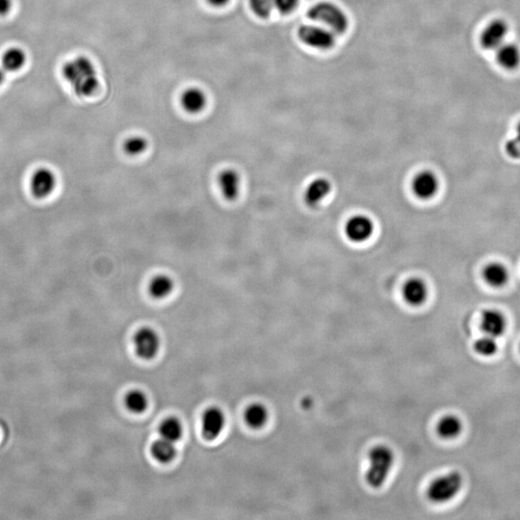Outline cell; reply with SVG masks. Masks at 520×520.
Segmentation results:
<instances>
[{"label":"cell","mask_w":520,"mask_h":520,"mask_svg":"<svg viewBox=\"0 0 520 520\" xmlns=\"http://www.w3.org/2000/svg\"><path fill=\"white\" fill-rule=\"evenodd\" d=\"M474 350L476 353L486 358L494 356L498 350L497 339L490 335H485L474 343Z\"/></svg>","instance_id":"obj_26"},{"label":"cell","mask_w":520,"mask_h":520,"mask_svg":"<svg viewBox=\"0 0 520 520\" xmlns=\"http://www.w3.org/2000/svg\"><path fill=\"white\" fill-rule=\"evenodd\" d=\"M206 104V94L200 89L190 88L182 94L181 106L188 113H200L205 108Z\"/></svg>","instance_id":"obj_17"},{"label":"cell","mask_w":520,"mask_h":520,"mask_svg":"<svg viewBox=\"0 0 520 520\" xmlns=\"http://www.w3.org/2000/svg\"><path fill=\"white\" fill-rule=\"evenodd\" d=\"M403 295L405 300L410 306H421L425 303L428 297V288L426 283L419 279H412L408 281L403 289Z\"/></svg>","instance_id":"obj_14"},{"label":"cell","mask_w":520,"mask_h":520,"mask_svg":"<svg viewBox=\"0 0 520 520\" xmlns=\"http://www.w3.org/2000/svg\"><path fill=\"white\" fill-rule=\"evenodd\" d=\"M133 343L136 354L143 359H154L160 348L157 332L149 327L143 328L136 332Z\"/></svg>","instance_id":"obj_6"},{"label":"cell","mask_w":520,"mask_h":520,"mask_svg":"<svg viewBox=\"0 0 520 520\" xmlns=\"http://www.w3.org/2000/svg\"><path fill=\"white\" fill-rule=\"evenodd\" d=\"M5 79L4 72L1 69H0V86H1L2 84H3Z\"/></svg>","instance_id":"obj_33"},{"label":"cell","mask_w":520,"mask_h":520,"mask_svg":"<svg viewBox=\"0 0 520 520\" xmlns=\"http://www.w3.org/2000/svg\"><path fill=\"white\" fill-rule=\"evenodd\" d=\"M514 139V142L517 143V145L519 146L520 149V123H519V126H517V134L516 137L512 138Z\"/></svg>","instance_id":"obj_32"},{"label":"cell","mask_w":520,"mask_h":520,"mask_svg":"<svg viewBox=\"0 0 520 520\" xmlns=\"http://www.w3.org/2000/svg\"><path fill=\"white\" fill-rule=\"evenodd\" d=\"M497 60L505 69H516L520 62L519 48L514 43H503L497 50Z\"/></svg>","instance_id":"obj_18"},{"label":"cell","mask_w":520,"mask_h":520,"mask_svg":"<svg viewBox=\"0 0 520 520\" xmlns=\"http://www.w3.org/2000/svg\"><path fill=\"white\" fill-rule=\"evenodd\" d=\"M150 452L155 460L162 463H170L177 455L176 443L160 437L152 443Z\"/></svg>","instance_id":"obj_22"},{"label":"cell","mask_w":520,"mask_h":520,"mask_svg":"<svg viewBox=\"0 0 520 520\" xmlns=\"http://www.w3.org/2000/svg\"><path fill=\"white\" fill-rule=\"evenodd\" d=\"M148 149V141L141 136H132L126 140L123 144V150L126 154L130 157H138L144 154Z\"/></svg>","instance_id":"obj_27"},{"label":"cell","mask_w":520,"mask_h":520,"mask_svg":"<svg viewBox=\"0 0 520 520\" xmlns=\"http://www.w3.org/2000/svg\"><path fill=\"white\" fill-rule=\"evenodd\" d=\"M226 417L223 410L217 407L206 410L201 419V431L208 441L217 439L225 429Z\"/></svg>","instance_id":"obj_7"},{"label":"cell","mask_w":520,"mask_h":520,"mask_svg":"<svg viewBox=\"0 0 520 520\" xmlns=\"http://www.w3.org/2000/svg\"><path fill=\"white\" fill-rule=\"evenodd\" d=\"M268 410L262 404H252L245 412V421L252 429H260L268 421Z\"/></svg>","instance_id":"obj_23"},{"label":"cell","mask_w":520,"mask_h":520,"mask_svg":"<svg viewBox=\"0 0 520 520\" xmlns=\"http://www.w3.org/2000/svg\"><path fill=\"white\" fill-rule=\"evenodd\" d=\"M332 186L329 181L317 179L308 186L305 194V200L308 206H317L326 197L329 195Z\"/></svg>","instance_id":"obj_16"},{"label":"cell","mask_w":520,"mask_h":520,"mask_svg":"<svg viewBox=\"0 0 520 520\" xmlns=\"http://www.w3.org/2000/svg\"><path fill=\"white\" fill-rule=\"evenodd\" d=\"M56 186L54 174L48 169H39L31 179V191L36 198H46L52 193Z\"/></svg>","instance_id":"obj_11"},{"label":"cell","mask_w":520,"mask_h":520,"mask_svg":"<svg viewBox=\"0 0 520 520\" xmlns=\"http://www.w3.org/2000/svg\"><path fill=\"white\" fill-rule=\"evenodd\" d=\"M509 271L505 265L499 262H492L483 268V277L486 283L492 288H499L509 281Z\"/></svg>","instance_id":"obj_15"},{"label":"cell","mask_w":520,"mask_h":520,"mask_svg":"<svg viewBox=\"0 0 520 520\" xmlns=\"http://www.w3.org/2000/svg\"><path fill=\"white\" fill-rule=\"evenodd\" d=\"M62 74L77 96L89 98L98 91V72L88 57L77 56L68 61L63 66Z\"/></svg>","instance_id":"obj_1"},{"label":"cell","mask_w":520,"mask_h":520,"mask_svg":"<svg viewBox=\"0 0 520 520\" xmlns=\"http://www.w3.org/2000/svg\"><path fill=\"white\" fill-rule=\"evenodd\" d=\"M481 328L486 335L497 337L504 334L507 328V321L505 316L497 310H488L483 312L481 319Z\"/></svg>","instance_id":"obj_12"},{"label":"cell","mask_w":520,"mask_h":520,"mask_svg":"<svg viewBox=\"0 0 520 520\" xmlns=\"http://www.w3.org/2000/svg\"><path fill=\"white\" fill-rule=\"evenodd\" d=\"M368 460L366 482L371 488H381L394 465V453L388 446H377L369 452Z\"/></svg>","instance_id":"obj_2"},{"label":"cell","mask_w":520,"mask_h":520,"mask_svg":"<svg viewBox=\"0 0 520 520\" xmlns=\"http://www.w3.org/2000/svg\"><path fill=\"white\" fill-rule=\"evenodd\" d=\"M463 430V423L455 415H446L439 420L437 425V432L442 439H455Z\"/></svg>","instance_id":"obj_20"},{"label":"cell","mask_w":520,"mask_h":520,"mask_svg":"<svg viewBox=\"0 0 520 520\" xmlns=\"http://www.w3.org/2000/svg\"><path fill=\"white\" fill-rule=\"evenodd\" d=\"M252 12L260 17L267 18L274 8V0H250Z\"/></svg>","instance_id":"obj_28"},{"label":"cell","mask_w":520,"mask_h":520,"mask_svg":"<svg viewBox=\"0 0 520 520\" xmlns=\"http://www.w3.org/2000/svg\"><path fill=\"white\" fill-rule=\"evenodd\" d=\"M412 190L418 198L422 200H429L436 195L439 190L437 177L432 172H420L412 182Z\"/></svg>","instance_id":"obj_13"},{"label":"cell","mask_w":520,"mask_h":520,"mask_svg":"<svg viewBox=\"0 0 520 520\" xmlns=\"http://www.w3.org/2000/svg\"><path fill=\"white\" fill-rule=\"evenodd\" d=\"M299 0H274V8L284 14L292 13L297 8Z\"/></svg>","instance_id":"obj_29"},{"label":"cell","mask_w":520,"mask_h":520,"mask_svg":"<svg viewBox=\"0 0 520 520\" xmlns=\"http://www.w3.org/2000/svg\"><path fill=\"white\" fill-rule=\"evenodd\" d=\"M373 230L374 225L371 219L363 215H357L350 219L345 228L347 237L356 243L366 241L371 237Z\"/></svg>","instance_id":"obj_9"},{"label":"cell","mask_w":520,"mask_h":520,"mask_svg":"<svg viewBox=\"0 0 520 520\" xmlns=\"http://www.w3.org/2000/svg\"><path fill=\"white\" fill-rule=\"evenodd\" d=\"M126 406L133 414H142L148 408V398L140 390L130 391L126 397Z\"/></svg>","instance_id":"obj_25"},{"label":"cell","mask_w":520,"mask_h":520,"mask_svg":"<svg viewBox=\"0 0 520 520\" xmlns=\"http://www.w3.org/2000/svg\"><path fill=\"white\" fill-rule=\"evenodd\" d=\"M298 36L305 45L316 50H328L335 45L334 33L327 28L303 26L299 28Z\"/></svg>","instance_id":"obj_5"},{"label":"cell","mask_w":520,"mask_h":520,"mask_svg":"<svg viewBox=\"0 0 520 520\" xmlns=\"http://www.w3.org/2000/svg\"><path fill=\"white\" fill-rule=\"evenodd\" d=\"M508 30L509 29H508L507 23L501 19L492 21L481 34V45L486 50H497L505 43Z\"/></svg>","instance_id":"obj_8"},{"label":"cell","mask_w":520,"mask_h":520,"mask_svg":"<svg viewBox=\"0 0 520 520\" xmlns=\"http://www.w3.org/2000/svg\"><path fill=\"white\" fill-rule=\"evenodd\" d=\"M28 61L26 52L19 48H11L2 56V66L10 72H19L23 69Z\"/></svg>","instance_id":"obj_21"},{"label":"cell","mask_w":520,"mask_h":520,"mask_svg":"<svg viewBox=\"0 0 520 520\" xmlns=\"http://www.w3.org/2000/svg\"><path fill=\"white\" fill-rule=\"evenodd\" d=\"M159 434L161 439L176 443L183 434V427H182L181 421L177 418H168L160 425Z\"/></svg>","instance_id":"obj_24"},{"label":"cell","mask_w":520,"mask_h":520,"mask_svg":"<svg viewBox=\"0 0 520 520\" xmlns=\"http://www.w3.org/2000/svg\"><path fill=\"white\" fill-rule=\"evenodd\" d=\"M174 281L171 277L167 274H157L150 279L149 283V292L154 299H165L171 295L174 290Z\"/></svg>","instance_id":"obj_19"},{"label":"cell","mask_w":520,"mask_h":520,"mask_svg":"<svg viewBox=\"0 0 520 520\" xmlns=\"http://www.w3.org/2000/svg\"><path fill=\"white\" fill-rule=\"evenodd\" d=\"M308 18L323 23L334 33L342 34L348 29L349 21L339 6L330 2H318L308 10Z\"/></svg>","instance_id":"obj_3"},{"label":"cell","mask_w":520,"mask_h":520,"mask_svg":"<svg viewBox=\"0 0 520 520\" xmlns=\"http://www.w3.org/2000/svg\"><path fill=\"white\" fill-rule=\"evenodd\" d=\"M13 8V0H0V17L7 16Z\"/></svg>","instance_id":"obj_30"},{"label":"cell","mask_w":520,"mask_h":520,"mask_svg":"<svg viewBox=\"0 0 520 520\" xmlns=\"http://www.w3.org/2000/svg\"><path fill=\"white\" fill-rule=\"evenodd\" d=\"M463 477L460 472L453 471L434 479L427 488V497L434 503L450 501L460 492Z\"/></svg>","instance_id":"obj_4"},{"label":"cell","mask_w":520,"mask_h":520,"mask_svg":"<svg viewBox=\"0 0 520 520\" xmlns=\"http://www.w3.org/2000/svg\"><path fill=\"white\" fill-rule=\"evenodd\" d=\"M218 186L226 200H237L241 186L240 174L234 169L223 170L218 176Z\"/></svg>","instance_id":"obj_10"},{"label":"cell","mask_w":520,"mask_h":520,"mask_svg":"<svg viewBox=\"0 0 520 520\" xmlns=\"http://www.w3.org/2000/svg\"><path fill=\"white\" fill-rule=\"evenodd\" d=\"M209 3L213 5V6L221 7L228 3L230 0H208Z\"/></svg>","instance_id":"obj_31"}]
</instances>
